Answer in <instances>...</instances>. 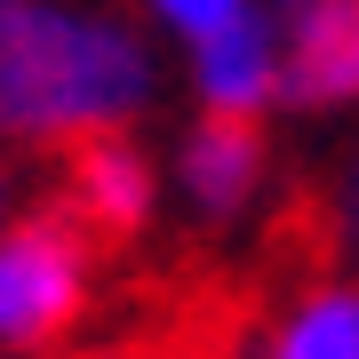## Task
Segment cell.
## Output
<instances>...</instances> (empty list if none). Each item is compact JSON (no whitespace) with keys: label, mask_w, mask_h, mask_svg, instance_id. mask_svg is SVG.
<instances>
[{"label":"cell","mask_w":359,"mask_h":359,"mask_svg":"<svg viewBox=\"0 0 359 359\" xmlns=\"http://www.w3.org/2000/svg\"><path fill=\"white\" fill-rule=\"evenodd\" d=\"M280 112L295 120L359 112V0H287L280 8Z\"/></svg>","instance_id":"5b68a950"},{"label":"cell","mask_w":359,"mask_h":359,"mask_svg":"<svg viewBox=\"0 0 359 359\" xmlns=\"http://www.w3.org/2000/svg\"><path fill=\"white\" fill-rule=\"evenodd\" d=\"M208 359H248V351H208Z\"/></svg>","instance_id":"7c38bea8"},{"label":"cell","mask_w":359,"mask_h":359,"mask_svg":"<svg viewBox=\"0 0 359 359\" xmlns=\"http://www.w3.org/2000/svg\"><path fill=\"white\" fill-rule=\"evenodd\" d=\"M168 208L200 231H240L280 184L264 120H224V112H192V128L168 144Z\"/></svg>","instance_id":"3957f363"},{"label":"cell","mask_w":359,"mask_h":359,"mask_svg":"<svg viewBox=\"0 0 359 359\" xmlns=\"http://www.w3.org/2000/svg\"><path fill=\"white\" fill-rule=\"evenodd\" d=\"M184 56V96L192 112H224V120H264L280 112V8H248L240 25L192 40Z\"/></svg>","instance_id":"8992f818"},{"label":"cell","mask_w":359,"mask_h":359,"mask_svg":"<svg viewBox=\"0 0 359 359\" xmlns=\"http://www.w3.org/2000/svg\"><path fill=\"white\" fill-rule=\"evenodd\" d=\"M160 40L104 0H0V144L72 152L160 104Z\"/></svg>","instance_id":"6da1fadb"},{"label":"cell","mask_w":359,"mask_h":359,"mask_svg":"<svg viewBox=\"0 0 359 359\" xmlns=\"http://www.w3.org/2000/svg\"><path fill=\"white\" fill-rule=\"evenodd\" d=\"M248 8H264V0H136V25L152 40H168V48H192V40H208V32L240 25Z\"/></svg>","instance_id":"ba28073f"},{"label":"cell","mask_w":359,"mask_h":359,"mask_svg":"<svg viewBox=\"0 0 359 359\" xmlns=\"http://www.w3.org/2000/svg\"><path fill=\"white\" fill-rule=\"evenodd\" d=\"M16 208H25V184H16V152L0 144V231L16 224Z\"/></svg>","instance_id":"30bf717a"},{"label":"cell","mask_w":359,"mask_h":359,"mask_svg":"<svg viewBox=\"0 0 359 359\" xmlns=\"http://www.w3.org/2000/svg\"><path fill=\"white\" fill-rule=\"evenodd\" d=\"M96 311V240L65 208H16L0 231V359L65 351Z\"/></svg>","instance_id":"7a4b0ae2"},{"label":"cell","mask_w":359,"mask_h":359,"mask_svg":"<svg viewBox=\"0 0 359 359\" xmlns=\"http://www.w3.org/2000/svg\"><path fill=\"white\" fill-rule=\"evenodd\" d=\"M280 8H287V0H280Z\"/></svg>","instance_id":"4fadbf2b"},{"label":"cell","mask_w":359,"mask_h":359,"mask_svg":"<svg viewBox=\"0 0 359 359\" xmlns=\"http://www.w3.org/2000/svg\"><path fill=\"white\" fill-rule=\"evenodd\" d=\"M56 208L88 231V240H144L168 208V168L160 152H144L136 128L120 136H88L65 152V184H56Z\"/></svg>","instance_id":"277c9868"},{"label":"cell","mask_w":359,"mask_h":359,"mask_svg":"<svg viewBox=\"0 0 359 359\" xmlns=\"http://www.w3.org/2000/svg\"><path fill=\"white\" fill-rule=\"evenodd\" d=\"M72 359H144V351H120V344H104V351H72Z\"/></svg>","instance_id":"8fae6325"},{"label":"cell","mask_w":359,"mask_h":359,"mask_svg":"<svg viewBox=\"0 0 359 359\" xmlns=\"http://www.w3.org/2000/svg\"><path fill=\"white\" fill-rule=\"evenodd\" d=\"M248 359H359V271H320L264 320Z\"/></svg>","instance_id":"52a82bcc"},{"label":"cell","mask_w":359,"mask_h":359,"mask_svg":"<svg viewBox=\"0 0 359 359\" xmlns=\"http://www.w3.org/2000/svg\"><path fill=\"white\" fill-rule=\"evenodd\" d=\"M320 224H327V248H335V264H344V271H359V136L344 144V160H335V176H327Z\"/></svg>","instance_id":"9c48e42d"}]
</instances>
